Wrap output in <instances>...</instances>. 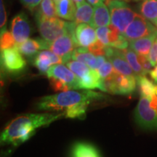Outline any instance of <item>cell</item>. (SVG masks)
Listing matches in <instances>:
<instances>
[{"label": "cell", "instance_id": "9", "mask_svg": "<svg viewBox=\"0 0 157 157\" xmlns=\"http://www.w3.org/2000/svg\"><path fill=\"white\" fill-rule=\"evenodd\" d=\"M157 29L154 24L145 18L141 15H137L133 21L128 25L123 33L124 36L129 42L147 36L156 32Z\"/></svg>", "mask_w": 157, "mask_h": 157}, {"label": "cell", "instance_id": "33", "mask_svg": "<svg viewBox=\"0 0 157 157\" xmlns=\"http://www.w3.org/2000/svg\"><path fill=\"white\" fill-rule=\"evenodd\" d=\"M20 1L27 9L30 11H33L37 6L40 5L42 0H20Z\"/></svg>", "mask_w": 157, "mask_h": 157}, {"label": "cell", "instance_id": "39", "mask_svg": "<svg viewBox=\"0 0 157 157\" xmlns=\"http://www.w3.org/2000/svg\"><path fill=\"white\" fill-rule=\"evenodd\" d=\"M135 1H140V0H135ZM144 1V0H143Z\"/></svg>", "mask_w": 157, "mask_h": 157}, {"label": "cell", "instance_id": "18", "mask_svg": "<svg viewBox=\"0 0 157 157\" xmlns=\"http://www.w3.org/2000/svg\"><path fill=\"white\" fill-rule=\"evenodd\" d=\"M57 14L59 17L74 21L76 12L75 3L72 0H60L56 3Z\"/></svg>", "mask_w": 157, "mask_h": 157}, {"label": "cell", "instance_id": "23", "mask_svg": "<svg viewBox=\"0 0 157 157\" xmlns=\"http://www.w3.org/2000/svg\"><path fill=\"white\" fill-rule=\"evenodd\" d=\"M91 103V101H85L68 108L64 111L65 117L69 119H84L87 108Z\"/></svg>", "mask_w": 157, "mask_h": 157}, {"label": "cell", "instance_id": "1", "mask_svg": "<svg viewBox=\"0 0 157 157\" xmlns=\"http://www.w3.org/2000/svg\"><path fill=\"white\" fill-rule=\"evenodd\" d=\"M65 117L63 113H27L12 120L1 134L2 144L18 146L36 133L37 129L47 126Z\"/></svg>", "mask_w": 157, "mask_h": 157}, {"label": "cell", "instance_id": "14", "mask_svg": "<svg viewBox=\"0 0 157 157\" xmlns=\"http://www.w3.org/2000/svg\"><path fill=\"white\" fill-rule=\"evenodd\" d=\"M75 37L78 45L82 48H89L98 41L95 30L87 23H79L76 25Z\"/></svg>", "mask_w": 157, "mask_h": 157}, {"label": "cell", "instance_id": "19", "mask_svg": "<svg viewBox=\"0 0 157 157\" xmlns=\"http://www.w3.org/2000/svg\"><path fill=\"white\" fill-rule=\"evenodd\" d=\"M71 157H101L95 146L89 143H74L71 150Z\"/></svg>", "mask_w": 157, "mask_h": 157}, {"label": "cell", "instance_id": "11", "mask_svg": "<svg viewBox=\"0 0 157 157\" xmlns=\"http://www.w3.org/2000/svg\"><path fill=\"white\" fill-rule=\"evenodd\" d=\"M11 33L17 44L29 39L31 33V25L25 13H18L12 20Z\"/></svg>", "mask_w": 157, "mask_h": 157}, {"label": "cell", "instance_id": "8", "mask_svg": "<svg viewBox=\"0 0 157 157\" xmlns=\"http://www.w3.org/2000/svg\"><path fill=\"white\" fill-rule=\"evenodd\" d=\"M77 25H74L68 33L59 37L50 44L49 50L62 58L63 63H66L71 60V53L78 47L75 37V29Z\"/></svg>", "mask_w": 157, "mask_h": 157}, {"label": "cell", "instance_id": "20", "mask_svg": "<svg viewBox=\"0 0 157 157\" xmlns=\"http://www.w3.org/2000/svg\"><path fill=\"white\" fill-rule=\"evenodd\" d=\"M94 8L90 3L84 2L76 7L74 22L79 23H87L91 25L93 23Z\"/></svg>", "mask_w": 157, "mask_h": 157}, {"label": "cell", "instance_id": "26", "mask_svg": "<svg viewBox=\"0 0 157 157\" xmlns=\"http://www.w3.org/2000/svg\"><path fill=\"white\" fill-rule=\"evenodd\" d=\"M66 64V66H68L75 74V75L77 76L78 78L84 77L85 76L88 75L93 70L87 65L74 60H68Z\"/></svg>", "mask_w": 157, "mask_h": 157}, {"label": "cell", "instance_id": "24", "mask_svg": "<svg viewBox=\"0 0 157 157\" xmlns=\"http://www.w3.org/2000/svg\"><path fill=\"white\" fill-rule=\"evenodd\" d=\"M137 84L138 86L140 96L151 98L154 93L156 83H154L146 77V75L137 77Z\"/></svg>", "mask_w": 157, "mask_h": 157}, {"label": "cell", "instance_id": "25", "mask_svg": "<svg viewBox=\"0 0 157 157\" xmlns=\"http://www.w3.org/2000/svg\"><path fill=\"white\" fill-rule=\"evenodd\" d=\"M36 15L44 17H58L56 3L53 0H42Z\"/></svg>", "mask_w": 157, "mask_h": 157}, {"label": "cell", "instance_id": "34", "mask_svg": "<svg viewBox=\"0 0 157 157\" xmlns=\"http://www.w3.org/2000/svg\"><path fill=\"white\" fill-rule=\"evenodd\" d=\"M149 75H150L151 78H152L153 81L157 84V65H156L154 68L149 72Z\"/></svg>", "mask_w": 157, "mask_h": 157}, {"label": "cell", "instance_id": "29", "mask_svg": "<svg viewBox=\"0 0 157 157\" xmlns=\"http://www.w3.org/2000/svg\"><path fill=\"white\" fill-rule=\"evenodd\" d=\"M107 47L108 46H105L103 43L98 40L94 44L90 45L89 48H87V49L91 53H93L96 56H106Z\"/></svg>", "mask_w": 157, "mask_h": 157}, {"label": "cell", "instance_id": "3", "mask_svg": "<svg viewBox=\"0 0 157 157\" xmlns=\"http://www.w3.org/2000/svg\"><path fill=\"white\" fill-rule=\"evenodd\" d=\"M47 76L50 86L56 91H67L80 89L79 80L75 74L68 66L63 64H56L49 68Z\"/></svg>", "mask_w": 157, "mask_h": 157}, {"label": "cell", "instance_id": "28", "mask_svg": "<svg viewBox=\"0 0 157 157\" xmlns=\"http://www.w3.org/2000/svg\"><path fill=\"white\" fill-rule=\"evenodd\" d=\"M96 34H97L98 40L103 43L105 46H109V34L110 28L109 25L107 26L98 27L96 29Z\"/></svg>", "mask_w": 157, "mask_h": 157}, {"label": "cell", "instance_id": "36", "mask_svg": "<svg viewBox=\"0 0 157 157\" xmlns=\"http://www.w3.org/2000/svg\"><path fill=\"white\" fill-rule=\"evenodd\" d=\"M72 1L74 2V3H75V5H76V7H77V6H78V5H82V3H84V2H85V0H72Z\"/></svg>", "mask_w": 157, "mask_h": 157}, {"label": "cell", "instance_id": "31", "mask_svg": "<svg viewBox=\"0 0 157 157\" xmlns=\"http://www.w3.org/2000/svg\"><path fill=\"white\" fill-rule=\"evenodd\" d=\"M0 17H1V21H0V26H1V30L6 29V23H7V12H6L5 6L4 4L3 0H1V5H0Z\"/></svg>", "mask_w": 157, "mask_h": 157}, {"label": "cell", "instance_id": "38", "mask_svg": "<svg viewBox=\"0 0 157 157\" xmlns=\"http://www.w3.org/2000/svg\"><path fill=\"white\" fill-rule=\"evenodd\" d=\"M53 1L55 2V3H56L57 2H58V1H60V0H53Z\"/></svg>", "mask_w": 157, "mask_h": 157}, {"label": "cell", "instance_id": "5", "mask_svg": "<svg viewBox=\"0 0 157 157\" xmlns=\"http://www.w3.org/2000/svg\"><path fill=\"white\" fill-rule=\"evenodd\" d=\"M137 87V78L121 74L117 71L109 77L103 78L102 91L113 95H128L135 91Z\"/></svg>", "mask_w": 157, "mask_h": 157}, {"label": "cell", "instance_id": "13", "mask_svg": "<svg viewBox=\"0 0 157 157\" xmlns=\"http://www.w3.org/2000/svg\"><path fill=\"white\" fill-rule=\"evenodd\" d=\"M63 63L62 58L57 56L51 50H44L39 52L34 59L33 64L42 74H47V72L53 65Z\"/></svg>", "mask_w": 157, "mask_h": 157}, {"label": "cell", "instance_id": "12", "mask_svg": "<svg viewBox=\"0 0 157 157\" xmlns=\"http://www.w3.org/2000/svg\"><path fill=\"white\" fill-rule=\"evenodd\" d=\"M106 58L108 60L112 63L114 69L117 72L124 75L135 76L137 78L136 74L134 71L131 68L125 56H124L121 50L111 48L108 46L106 48Z\"/></svg>", "mask_w": 157, "mask_h": 157}, {"label": "cell", "instance_id": "21", "mask_svg": "<svg viewBox=\"0 0 157 157\" xmlns=\"http://www.w3.org/2000/svg\"><path fill=\"white\" fill-rule=\"evenodd\" d=\"M140 15L157 26V0H144L139 7Z\"/></svg>", "mask_w": 157, "mask_h": 157}, {"label": "cell", "instance_id": "15", "mask_svg": "<svg viewBox=\"0 0 157 157\" xmlns=\"http://www.w3.org/2000/svg\"><path fill=\"white\" fill-rule=\"evenodd\" d=\"M50 43L44 39H28L23 42L16 44V48L21 53L26 57H31L37 54L39 50H49Z\"/></svg>", "mask_w": 157, "mask_h": 157}, {"label": "cell", "instance_id": "16", "mask_svg": "<svg viewBox=\"0 0 157 157\" xmlns=\"http://www.w3.org/2000/svg\"><path fill=\"white\" fill-rule=\"evenodd\" d=\"M157 38V31L154 34L148 36L143 37V38L135 39V40L129 42V48L135 51L136 53L141 56L148 57L150 51Z\"/></svg>", "mask_w": 157, "mask_h": 157}, {"label": "cell", "instance_id": "6", "mask_svg": "<svg viewBox=\"0 0 157 157\" xmlns=\"http://www.w3.org/2000/svg\"><path fill=\"white\" fill-rule=\"evenodd\" d=\"M134 118L142 129L157 130V109L153 105L151 98L140 96L135 109Z\"/></svg>", "mask_w": 157, "mask_h": 157}, {"label": "cell", "instance_id": "10", "mask_svg": "<svg viewBox=\"0 0 157 157\" xmlns=\"http://www.w3.org/2000/svg\"><path fill=\"white\" fill-rule=\"evenodd\" d=\"M1 64L4 69L17 73L24 69L26 62L16 47L1 50Z\"/></svg>", "mask_w": 157, "mask_h": 157}, {"label": "cell", "instance_id": "30", "mask_svg": "<svg viewBox=\"0 0 157 157\" xmlns=\"http://www.w3.org/2000/svg\"><path fill=\"white\" fill-rule=\"evenodd\" d=\"M100 76L102 78H105L111 76L113 72L115 71L114 68H113L112 63L109 60H107L102 66L97 70Z\"/></svg>", "mask_w": 157, "mask_h": 157}, {"label": "cell", "instance_id": "4", "mask_svg": "<svg viewBox=\"0 0 157 157\" xmlns=\"http://www.w3.org/2000/svg\"><path fill=\"white\" fill-rule=\"evenodd\" d=\"M36 20L39 34L42 39L52 43L66 34L77 23L66 22L58 17H44L36 14Z\"/></svg>", "mask_w": 157, "mask_h": 157}, {"label": "cell", "instance_id": "2", "mask_svg": "<svg viewBox=\"0 0 157 157\" xmlns=\"http://www.w3.org/2000/svg\"><path fill=\"white\" fill-rule=\"evenodd\" d=\"M102 94L89 90H71L52 95L42 97L39 100L36 107L41 111H60L85 101H95L103 99Z\"/></svg>", "mask_w": 157, "mask_h": 157}, {"label": "cell", "instance_id": "27", "mask_svg": "<svg viewBox=\"0 0 157 157\" xmlns=\"http://www.w3.org/2000/svg\"><path fill=\"white\" fill-rule=\"evenodd\" d=\"M0 40H1V42H0L1 50L14 48L16 46L17 43L15 42L13 34L6 29L1 30V39Z\"/></svg>", "mask_w": 157, "mask_h": 157}, {"label": "cell", "instance_id": "7", "mask_svg": "<svg viewBox=\"0 0 157 157\" xmlns=\"http://www.w3.org/2000/svg\"><path fill=\"white\" fill-rule=\"evenodd\" d=\"M107 5L109 6L111 14V24L123 34L128 25L138 14L131 9L124 1L112 0Z\"/></svg>", "mask_w": 157, "mask_h": 157}, {"label": "cell", "instance_id": "32", "mask_svg": "<svg viewBox=\"0 0 157 157\" xmlns=\"http://www.w3.org/2000/svg\"><path fill=\"white\" fill-rule=\"evenodd\" d=\"M148 59L154 67L157 65V38L155 40L151 50L150 51V53L148 55Z\"/></svg>", "mask_w": 157, "mask_h": 157}, {"label": "cell", "instance_id": "22", "mask_svg": "<svg viewBox=\"0 0 157 157\" xmlns=\"http://www.w3.org/2000/svg\"><path fill=\"white\" fill-rule=\"evenodd\" d=\"M121 51L122 52L124 56H125L129 64L130 65L131 68L134 71L137 77H138L140 76L146 75L147 73L146 72V71L144 70L142 65L140 64V61H139L138 55H137V53H136L134 50L129 48L124 49V50H121Z\"/></svg>", "mask_w": 157, "mask_h": 157}, {"label": "cell", "instance_id": "35", "mask_svg": "<svg viewBox=\"0 0 157 157\" xmlns=\"http://www.w3.org/2000/svg\"><path fill=\"white\" fill-rule=\"evenodd\" d=\"M88 3H90L92 6H95L97 5L98 4L103 2L104 0H87Z\"/></svg>", "mask_w": 157, "mask_h": 157}, {"label": "cell", "instance_id": "17", "mask_svg": "<svg viewBox=\"0 0 157 157\" xmlns=\"http://www.w3.org/2000/svg\"><path fill=\"white\" fill-rule=\"evenodd\" d=\"M106 5L104 2H101L94 6L93 23L91 24L93 28L107 26L111 23L110 10Z\"/></svg>", "mask_w": 157, "mask_h": 157}, {"label": "cell", "instance_id": "37", "mask_svg": "<svg viewBox=\"0 0 157 157\" xmlns=\"http://www.w3.org/2000/svg\"><path fill=\"white\" fill-rule=\"evenodd\" d=\"M111 1H112V0H105V4L108 5V3L110 2ZM120 1H124V2H128V1H130V0H120Z\"/></svg>", "mask_w": 157, "mask_h": 157}]
</instances>
